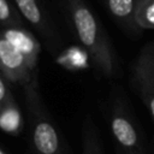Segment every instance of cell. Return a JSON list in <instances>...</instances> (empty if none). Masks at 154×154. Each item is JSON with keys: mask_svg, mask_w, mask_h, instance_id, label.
<instances>
[{"mask_svg": "<svg viewBox=\"0 0 154 154\" xmlns=\"http://www.w3.org/2000/svg\"><path fill=\"white\" fill-rule=\"evenodd\" d=\"M72 30L96 70L107 78L120 72L119 60L102 24L85 0H63Z\"/></svg>", "mask_w": 154, "mask_h": 154, "instance_id": "6da1fadb", "label": "cell"}, {"mask_svg": "<svg viewBox=\"0 0 154 154\" xmlns=\"http://www.w3.org/2000/svg\"><path fill=\"white\" fill-rule=\"evenodd\" d=\"M23 89L30 117L31 146L35 154H67L60 134L41 97L38 79H34Z\"/></svg>", "mask_w": 154, "mask_h": 154, "instance_id": "7a4b0ae2", "label": "cell"}, {"mask_svg": "<svg viewBox=\"0 0 154 154\" xmlns=\"http://www.w3.org/2000/svg\"><path fill=\"white\" fill-rule=\"evenodd\" d=\"M20 16L40 35L47 49L58 54L61 47V37L57 30L49 12L43 6L42 0H12Z\"/></svg>", "mask_w": 154, "mask_h": 154, "instance_id": "3957f363", "label": "cell"}, {"mask_svg": "<svg viewBox=\"0 0 154 154\" xmlns=\"http://www.w3.org/2000/svg\"><path fill=\"white\" fill-rule=\"evenodd\" d=\"M0 75L11 83L23 88L37 78V67L34 66L12 43L0 32Z\"/></svg>", "mask_w": 154, "mask_h": 154, "instance_id": "277c9868", "label": "cell"}, {"mask_svg": "<svg viewBox=\"0 0 154 154\" xmlns=\"http://www.w3.org/2000/svg\"><path fill=\"white\" fill-rule=\"evenodd\" d=\"M109 126L114 140L123 150L130 154H143L142 140L138 134V129L124 102L119 97H117L112 105Z\"/></svg>", "mask_w": 154, "mask_h": 154, "instance_id": "5b68a950", "label": "cell"}, {"mask_svg": "<svg viewBox=\"0 0 154 154\" xmlns=\"http://www.w3.org/2000/svg\"><path fill=\"white\" fill-rule=\"evenodd\" d=\"M116 24L129 36H138L142 30L136 23V13L142 0H100Z\"/></svg>", "mask_w": 154, "mask_h": 154, "instance_id": "8992f818", "label": "cell"}, {"mask_svg": "<svg viewBox=\"0 0 154 154\" xmlns=\"http://www.w3.org/2000/svg\"><path fill=\"white\" fill-rule=\"evenodd\" d=\"M132 82L140 97L154 119V73L143 51H141L135 61Z\"/></svg>", "mask_w": 154, "mask_h": 154, "instance_id": "52a82bcc", "label": "cell"}, {"mask_svg": "<svg viewBox=\"0 0 154 154\" xmlns=\"http://www.w3.org/2000/svg\"><path fill=\"white\" fill-rule=\"evenodd\" d=\"M1 35L12 43L34 66L37 67V61L41 52V45L36 36L24 26H12L0 30Z\"/></svg>", "mask_w": 154, "mask_h": 154, "instance_id": "ba28073f", "label": "cell"}, {"mask_svg": "<svg viewBox=\"0 0 154 154\" xmlns=\"http://www.w3.org/2000/svg\"><path fill=\"white\" fill-rule=\"evenodd\" d=\"M23 129L20 109L13 95L0 107V130L10 135H18Z\"/></svg>", "mask_w": 154, "mask_h": 154, "instance_id": "9c48e42d", "label": "cell"}, {"mask_svg": "<svg viewBox=\"0 0 154 154\" xmlns=\"http://www.w3.org/2000/svg\"><path fill=\"white\" fill-rule=\"evenodd\" d=\"M82 147L83 154H102L97 129L89 116L84 118L82 126Z\"/></svg>", "mask_w": 154, "mask_h": 154, "instance_id": "30bf717a", "label": "cell"}, {"mask_svg": "<svg viewBox=\"0 0 154 154\" xmlns=\"http://www.w3.org/2000/svg\"><path fill=\"white\" fill-rule=\"evenodd\" d=\"M19 11L12 0H0V28L23 26V20Z\"/></svg>", "mask_w": 154, "mask_h": 154, "instance_id": "8fae6325", "label": "cell"}, {"mask_svg": "<svg viewBox=\"0 0 154 154\" xmlns=\"http://www.w3.org/2000/svg\"><path fill=\"white\" fill-rule=\"evenodd\" d=\"M136 23L141 30H154V0H142L137 13Z\"/></svg>", "mask_w": 154, "mask_h": 154, "instance_id": "7c38bea8", "label": "cell"}, {"mask_svg": "<svg viewBox=\"0 0 154 154\" xmlns=\"http://www.w3.org/2000/svg\"><path fill=\"white\" fill-rule=\"evenodd\" d=\"M5 78L0 75V107L12 96V94H11V91L8 90V88H7V85H6V83H5Z\"/></svg>", "mask_w": 154, "mask_h": 154, "instance_id": "4fadbf2b", "label": "cell"}, {"mask_svg": "<svg viewBox=\"0 0 154 154\" xmlns=\"http://www.w3.org/2000/svg\"><path fill=\"white\" fill-rule=\"evenodd\" d=\"M142 51L146 53L147 59H148V63H149V65H150V69H152V71H153V73H154V43L152 42V43L144 46Z\"/></svg>", "mask_w": 154, "mask_h": 154, "instance_id": "5bb4252c", "label": "cell"}, {"mask_svg": "<svg viewBox=\"0 0 154 154\" xmlns=\"http://www.w3.org/2000/svg\"><path fill=\"white\" fill-rule=\"evenodd\" d=\"M118 154H130V153H128V152H125V150L120 149V150H118Z\"/></svg>", "mask_w": 154, "mask_h": 154, "instance_id": "9a60e30c", "label": "cell"}, {"mask_svg": "<svg viewBox=\"0 0 154 154\" xmlns=\"http://www.w3.org/2000/svg\"><path fill=\"white\" fill-rule=\"evenodd\" d=\"M0 154H6V153H5V152H4V150L0 148Z\"/></svg>", "mask_w": 154, "mask_h": 154, "instance_id": "2e32d148", "label": "cell"}, {"mask_svg": "<svg viewBox=\"0 0 154 154\" xmlns=\"http://www.w3.org/2000/svg\"><path fill=\"white\" fill-rule=\"evenodd\" d=\"M153 43H154V41H153Z\"/></svg>", "mask_w": 154, "mask_h": 154, "instance_id": "e0dca14e", "label": "cell"}, {"mask_svg": "<svg viewBox=\"0 0 154 154\" xmlns=\"http://www.w3.org/2000/svg\"><path fill=\"white\" fill-rule=\"evenodd\" d=\"M61 2H63V0H61Z\"/></svg>", "mask_w": 154, "mask_h": 154, "instance_id": "ac0fdd59", "label": "cell"}]
</instances>
